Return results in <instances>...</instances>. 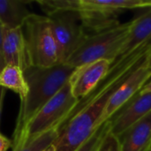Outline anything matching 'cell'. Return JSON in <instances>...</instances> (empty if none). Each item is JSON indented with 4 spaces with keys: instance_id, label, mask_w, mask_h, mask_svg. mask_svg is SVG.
Listing matches in <instances>:
<instances>
[{
    "instance_id": "obj_1",
    "label": "cell",
    "mask_w": 151,
    "mask_h": 151,
    "mask_svg": "<svg viewBox=\"0 0 151 151\" xmlns=\"http://www.w3.org/2000/svg\"><path fill=\"white\" fill-rule=\"evenodd\" d=\"M151 51V42L125 58L117 59L106 77L86 97L80 100L66 120L58 127L53 145L56 151H75L102 125L105 108L124 81L141 65Z\"/></svg>"
},
{
    "instance_id": "obj_2",
    "label": "cell",
    "mask_w": 151,
    "mask_h": 151,
    "mask_svg": "<svg viewBox=\"0 0 151 151\" xmlns=\"http://www.w3.org/2000/svg\"><path fill=\"white\" fill-rule=\"evenodd\" d=\"M74 70L67 64H58L51 67L30 65L23 72L28 90L20 101L13 141L29 120L69 81Z\"/></svg>"
},
{
    "instance_id": "obj_3",
    "label": "cell",
    "mask_w": 151,
    "mask_h": 151,
    "mask_svg": "<svg viewBox=\"0 0 151 151\" xmlns=\"http://www.w3.org/2000/svg\"><path fill=\"white\" fill-rule=\"evenodd\" d=\"M51 5L55 11L78 12L84 30L89 35L119 26V13L151 7V0H53Z\"/></svg>"
},
{
    "instance_id": "obj_4",
    "label": "cell",
    "mask_w": 151,
    "mask_h": 151,
    "mask_svg": "<svg viewBox=\"0 0 151 151\" xmlns=\"http://www.w3.org/2000/svg\"><path fill=\"white\" fill-rule=\"evenodd\" d=\"M69 81L29 120L19 137L12 141V151L20 150L25 144L53 128H58L78 104Z\"/></svg>"
},
{
    "instance_id": "obj_5",
    "label": "cell",
    "mask_w": 151,
    "mask_h": 151,
    "mask_svg": "<svg viewBox=\"0 0 151 151\" xmlns=\"http://www.w3.org/2000/svg\"><path fill=\"white\" fill-rule=\"evenodd\" d=\"M130 27L131 21L100 33L88 35L65 64L77 68L101 59L114 63L119 58L120 50L127 38Z\"/></svg>"
},
{
    "instance_id": "obj_6",
    "label": "cell",
    "mask_w": 151,
    "mask_h": 151,
    "mask_svg": "<svg viewBox=\"0 0 151 151\" xmlns=\"http://www.w3.org/2000/svg\"><path fill=\"white\" fill-rule=\"evenodd\" d=\"M24 27L30 65L51 67L60 64L58 46L48 17L32 13Z\"/></svg>"
},
{
    "instance_id": "obj_7",
    "label": "cell",
    "mask_w": 151,
    "mask_h": 151,
    "mask_svg": "<svg viewBox=\"0 0 151 151\" xmlns=\"http://www.w3.org/2000/svg\"><path fill=\"white\" fill-rule=\"evenodd\" d=\"M58 46L59 63L65 64L88 37L78 12L59 10L46 15Z\"/></svg>"
},
{
    "instance_id": "obj_8",
    "label": "cell",
    "mask_w": 151,
    "mask_h": 151,
    "mask_svg": "<svg viewBox=\"0 0 151 151\" xmlns=\"http://www.w3.org/2000/svg\"><path fill=\"white\" fill-rule=\"evenodd\" d=\"M151 78V51L141 65L124 81L111 97L102 118V123L109 120L127 104Z\"/></svg>"
},
{
    "instance_id": "obj_9",
    "label": "cell",
    "mask_w": 151,
    "mask_h": 151,
    "mask_svg": "<svg viewBox=\"0 0 151 151\" xmlns=\"http://www.w3.org/2000/svg\"><path fill=\"white\" fill-rule=\"evenodd\" d=\"M111 64L109 60L101 59L75 68L69 80L73 96L80 101L90 94L106 77Z\"/></svg>"
},
{
    "instance_id": "obj_10",
    "label": "cell",
    "mask_w": 151,
    "mask_h": 151,
    "mask_svg": "<svg viewBox=\"0 0 151 151\" xmlns=\"http://www.w3.org/2000/svg\"><path fill=\"white\" fill-rule=\"evenodd\" d=\"M151 112V92L138 93L110 119L111 132L119 137L127 129Z\"/></svg>"
},
{
    "instance_id": "obj_11",
    "label": "cell",
    "mask_w": 151,
    "mask_h": 151,
    "mask_svg": "<svg viewBox=\"0 0 151 151\" xmlns=\"http://www.w3.org/2000/svg\"><path fill=\"white\" fill-rule=\"evenodd\" d=\"M1 50L5 65L19 66L23 72L30 66L22 27L4 29Z\"/></svg>"
},
{
    "instance_id": "obj_12",
    "label": "cell",
    "mask_w": 151,
    "mask_h": 151,
    "mask_svg": "<svg viewBox=\"0 0 151 151\" xmlns=\"http://www.w3.org/2000/svg\"><path fill=\"white\" fill-rule=\"evenodd\" d=\"M120 151H148L151 144V112L127 129L119 137Z\"/></svg>"
},
{
    "instance_id": "obj_13",
    "label": "cell",
    "mask_w": 151,
    "mask_h": 151,
    "mask_svg": "<svg viewBox=\"0 0 151 151\" xmlns=\"http://www.w3.org/2000/svg\"><path fill=\"white\" fill-rule=\"evenodd\" d=\"M151 42V7L131 21L127 38L117 59L125 58ZM116 59V60H117Z\"/></svg>"
},
{
    "instance_id": "obj_14",
    "label": "cell",
    "mask_w": 151,
    "mask_h": 151,
    "mask_svg": "<svg viewBox=\"0 0 151 151\" xmlns=\"http://www.w3.org/2000/svg\"><path fill=\"white\" fill-rule=\"evenodd\" d=\"M27 2L22 0H0V22L4 29L23 27L32 14L27 7Z\"/></svg>"
},
{
    "instance_id": "obj_15",
    "label": "cell",
    "mask_w": 151,
    "mask_h": 151,
    "mask_svg": "<svg viewBox=\"0 0 151 151\" xmlns=\"http://www.w3.org/2000/svg\"><path fill=\"white\" fill-rule=\"evenodd\" d=\"M0 86L19 94L20 101L27 94V85L22 69L16 65H6L0 73Z\"/></svg>"
},
{
    "instance_id": "obj_16",
    "label": "cell",
    "mask_w": 151,
    "mask_h": 151,
    "mask_svg": "<svg viewBox=\"0 0 151 151\" xmlns=\"http://www.w3.org/2000/svg\"><path fill=\"white\" fill-rule=\"evenodd\" d=\"M58 136V128H53L25 144L20 150L17 151H44L49 146L54 143Z\"/></svg>"
},
{
    "instance_id": "obj_17",
    "label": "cell",
    "mask_w": 151,
    "mask_h": 151,
    "mask_svg": "<svg viewBox=\"0 0 151 151\" xmlns=\"http://www.w3.org/2000/svg\"><path fill=\"white\" fill-rule=\"evenodd\" d=\"M110 121L107 120L100 125L92 136L75 151H97L105 134L110 131Z\"/></svg>"
},
{
    "instance_id": "obj_18",
    "label": "cell",
    "mask_w": 151,
    "mask_h": 151,
    "mask_svg": "<svg viewBox=\"0 0 151 151\" xmlns=\"http://www.w3.org/2000/svg\"><path fill=\"white\" fill-rule=\"evenodd\" d=\"M97 151H120L119 140L111 132V129L105 134Z\"/></svg>"
},
{
    "instance_id": "obj_19",
    "label": "cell",
    "mask_w": 151,
    "mask_h": 151,
    "mask_svg": "<svg viewBox=\"0 0 151 151\" xmlns=\"http://www.w3.org/2000/svg\"><path fill=\"white\" fill-rule=\"evenodd\" d=\"M12 147V142L0 133V151H7Z\"/></svg>"
},
{
    "instance_id": "obj_20",
    "label": "cell",
    "mask_w": 151,
    "mask_h": 151,
    "mask_svg": "<svg viewBox=\"0 0 151 151\" xmlns=\"http://www.w3.org/2000/svg\"><path fill=\"white\" fill-rule=\"evenodd\" d=\"M4 96H5V88L0 86V119H1V113H2L3 103H4Z\"/></svg>"
},
{
    "instance_id": "obj_21",
    "label": "cell",
    "mask_w": 151,
    "mask_h": 151,
    "mask_svg": "<svg viewBox=\"0 0 151 151\" xmlns=\"http://www.w3.org/2000/svg\"><path fill=\"white\" fill-rule=\"evenodd\" d=\"M150 92H151V81L150 82H147L142 87V88L140 90L139 93H150Z\"/></svg>"
},
{
    "instance_id": "obj_22",
    "label": "cell",
    "mask_w": 151,
    "mask_h": 151,
    "mask_svg": "<svg viewBox=\"0 0 151 151\" xmlns=\"http://www.w3.org/2000/svg\"><path fill=\"white\" fill-rule=\"evenodd\" d=\"M5 62H4V56H3V53H2V50H0V73L1 71L4 69V67L5 66Z\"/></svg>"
},
{
    "instance_id": "obj_23",
    "label": "cell",
    "mask_w": 151,
    "mask_h": 151,
    "mask_svg": "<svg viewBox=\"0 0 151 151\" xmlns=\"http://www.w3.org/2000/svg\"><path fill=\"white\" fill-rule=\"evenodd\" d=\"M3 34H4V27L0 22V50L2 48V41H3Z\"/></svg>"
},
{
    "instance_id": "obj_24",
    "label": "cell",
    "mask_w": 151,
    "mask_h": 151,
    "mask_svg": "<svg viewBox=\"0 0 151 151\" xmlns=\"http://www.w3.org/2000/svg\"><path fill=\"white\" fill-rule=\"evenodd\" d=\"M44 151H56L55 150V147H54V145L52 144V145H50V146H49L46 150Z\"/></svg>"
},
{
    "instance_id": "obj_25",
    "label": "cell",
    "mask_w": 151,
    "mask_h": 151,
    "mask_svg": "<svg viewBox=\"0 0 151 151\" xmlns=\"http://www.w3.org/2000/svg\"><path fill=\"white\" fill-rule=\"evenodd\" d=\"M151 149V144H150V150Z\"/></svg>"
},
{
    "instance_id": "obj_26",
    "label": "cell",
    "mask_w": 151,
    "mask_h": 151,
    "mask_svg": "<svg viewBox=\"0 0 151 151\" xmlns=\"http://www.w3.org/2000/svg\"><path fill=\"white\" fill-rule=\"evenodd\" d=\"M148 151H151V149H150V150H148Z\"/></svg>"
}]
</instances>
